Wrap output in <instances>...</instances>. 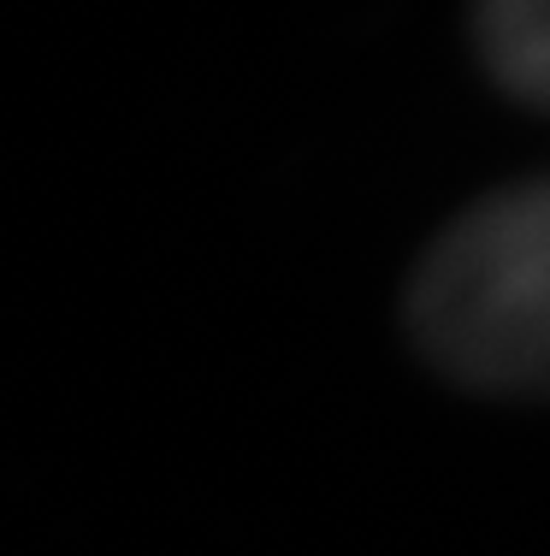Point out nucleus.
<instances>
[{
	"instance_id": "obj_1",
	"label": "nucleus",
	"mask_w": 550,
	"mask_h": 556,
	"mask_svg": "<svg viewBox=\"0 0 550 556\" xmlns=\"http://www.w3.org/2000/svg\"><path fill=\"white\" fill-rule=\"evenodd\" d=\"M409 332L474 391L550 396V178L474 202L426 249Z\"/></svg>"
},
{
	"instance_id": "obj_2",
	"label": "nucleus",
	"mask_w": 550,
	"mask_h": 556,
	"mask_svg": "<svg viewBox=\"0 0 550 556\" xmlns=\"http://www.w3.org/2000/svg\"><path fill=\"white\" fill-rule=\"evenodd\" d=\"M479 48L509 96L550 113V0H479Z\"/></svg>"
}]
</instances>
